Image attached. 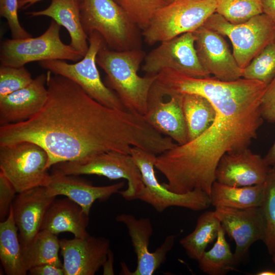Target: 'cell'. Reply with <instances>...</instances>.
I'll return each instance as SVG.
<instances>
[{"instance_id": "9c48e42d", "label": "cell", "mask_w": 275, "mask_h": 275, "mask_svg": "<svg viewBox=\"0 0 275 275\" xmlns=\"http://www.w3.org/2000/svg\"><path fill=\"white\" fill-rule=\"evenodd\" d=\"M48 160L46 151L33 142L0 145V171L17 193L47 185L50 177L47 169Z\"/></svg>"}, {"instance_id": "5bb4252c", "label": "cell", "mask_w": 275, "mask_h": 275, "mask_svg": "<svg viewBox=\"0 0 275 275\" xmlns=\"http://www.w3.org/2000/svg\"><path fill=\"white\" fill-rule=\"evenodd\" d=\"M116 220L126 226L137 258L135 269L132 272L127 269L124 274H153L166 260L167 254L174 245L176 236H167L160 246L155 251L151 252L149 246L153 228L149 218H136L132 214L123 213L116 216Z\"/></svg>"}, {"instance_id": "603a6c76", "label": "cell", "mask_w": 275, "mask_h": 275, "mask_svg": "<svg viewBox=\"0 0 275 275\" xmlns=\"http://www.w3.org/2000/svg\"><path fill=\"white\" fill-rule=\"evenodd\" d=\"M80 4L72 0H51L47 8L25 14L30 17H49L64 26L70 37V45L84 57L89 49V41L81 21Z\"/></svg>"}, {"instance_id": "f546056e", "label": "cell", "mask_w": 275, "mask_h": 275, "mask_svg": "<svg viewBox=\"0 0 275 275\" xmlns=\"http://www.w3.org/2000/svg\"><path fill=\"white\" fill-rule=\"evenodd\" d=\"M265 222L263 242L269 254L275 252V165L270 168L265 182L262 203L260 207Z\"/></svg>"}, {"instance_id": "6da1fadb", "label": "cell", "mask_w": 275, "mask_h": 275, "mask_svg": "<svg viewBox=\"0 0 275 275\" xmlns=\"http://www.w3.org/2000/svg\"><path fill=\"white\" fill-rule=\"evenodd\" d=\"M48 96L42 109L28 120L0 126V145L28 141L47 153V169L66 161H82L108 151L130 154L137 147L156 155L171 139L144 116L108 107L72 80L47 72Z\"/></svg>"}, {"instance_id": "7402d4cb", "label": "cell", "mask_w": 275, "mask_h": 275, "mask_svg": "<svg viewBox=\"0 0 275 275\" xmlns=\"http://www.w3.org/2000/svg\"><path fill=\"white\" fill-rule=\"evenodd\" d=\"M88 224L89 214L67 197L54 200L45 215L41 230L56 235L70 232L75 237L85 238L89 235L86 230Z\"/></svg>"}, {"instance_id": "7a4b0ae2", "label": "cell", "mask_w": 275, "mask_h": 275, "mask_svg": "<svg viewBox=\"0 0 275 275\" xmlns=\"http://www.w3.org/2000/svg\"><path fill=\"white\" fill-rule=\"evenodd\" d=\"M175 87L179 94L205 97L216 114L210 126L197 138L157 155L155 168L166 178L162 184L168 190L185 194L199 189L210 196L221 158L248 148L257 138L264 120L260 104L267 85L243 77L223 81L181 74Z\"/></svg>"}, {"instance_id": "7bdbcfd3", "label": "cell", "mask_w": 275, "mask_h": 275, "mask_svg": "<svg viewBox=\"0 0 275 275\" xmlns=\"http://www.w3.org/2000/svg\"><path fill=\"white\" fill-rule=\"evenodd\" d=\"M257 275H275V271L271 270H265L258 272Z\"/></svg>"}, {"instance_id": "2e32d148", "label": "cell", "mask_w": 275, "mask_h": 275, "mask_svg": "<svg viewBox=\"0 0 275 275\" xmlns=\"http://www.w3.org/2000/svg\"><path fill=\"white\" fill-rule=\"evenodd\" d=\"M65 275H94L103 266L110 251L109 241L90 235L60 240Z\"/></svg>"}, {"instance_id": "1f68e13d", "label": "cell", "mask_w": 275, "mask_h": 275, "mask_svg": "<svg viewBox=\"0 0 275 275\" xmlns=\"http://www.w3.org/2000/svg\"><path fill=\"white\" fill-rule=\"evenodd\" d=\"M275 77V42L266 45L243 69L242 77L267 86Z\"/></svg>"}, {"instance_id": "60d3db41", "label": "cell", "mask_w": 275, "mask_h": 275, "mask_svg": "<svg viewBox=\"0 0 275 275\" xmlns=\"http://www.w3.org/2000/svg\"><path fill=\"white\" fill-rule=\"evenodd\" d=\"M113 257L112 256V253L111 252V251L109 252L107 259L103 267V274H114L113 268Z\"/></svg>"}, {"instance_id": "ee69618b", "label": "cell", "mask_w": 275, "mask_h": 275, "mask_svg": "<svg viewBox=\"0 0 275 275\" xmlns=\"http://www.w3.org/2000/svg\"><path fill=\"white\" fill-rule=\"evenodd\" d=\"M272 261H273V262L275 264V252H274V253L272 255Z\"/></svg>"}, {"instance_id": "ba28073f", "label": "cell", "mask_w": 275, "mask_h": 275, "mask_svg": "<svg viewBox=\"0 0 275 275\" xmlns=\"http://www.w3.org/2000/svg\"><path fill=\"white\" fill-rule=\"evenodd\" d=\"M203 25L228 37L232 44L233 55L242 69L274 40L275 23L264 13L244 22L233 24L215 12Z\"/></svg>"}, {"instance_id": "d6986e66", "label": "cell", "mask_w": 275, "mask_h": 275, "mask_svg": "<svg viewBox=\"0 0 275 275\" xmlns=\"http://www.w3.org/2000/svg\"><path fill=\"white\" fill-rule=\"evenodd\" d=\"M47 74L38 75L27 86L0 98V125L29 120L44 105L48 96Z\"/></svg>"}, {"instance_id": "e0dca14e", "label": "cell", "mask_w": 275, "mask_h": 275, "mask_svg": "<svg viewBox=\"0 0 275 275\" xmlns=\"http://www.w3.org/2000/svg\"><path fill=\"white\" fill-rule=\"evenodd\" d=\"M270 169L263 158L247 148L224 155L216 169L215 180L235 187L261 184L265 182Z\"/></svg>"}, {"instance_id": "4316f807", "label": "cell", "mask_w": 275, "mask_h": 275, "mask_svg": "<svg viewBox=\"0 0 275 275\" xmlns=\"http://www.w3.org/2000/svg\"><path fill=\"white\" fill-rule=\"evenodd\" d=\"M181 104L188 134V142L197 138L212 123L215 109L205 97L194 94H181Z\"/></svg>"}, {"instance_id": "d4e9b609", "label": "cell", "mask_w": 275, "mask_h": 275, "mask_svg": "<svg viewBox=\"0 0 275 275\" xmlns=\"http://www.w3.org/2000/svg\"><path fill=\"white\" fill-rule=\"evenodd\" d=\"M0 259L6 274H27L11 206L7 217L0 223Z\"/></svg>"}, {"instance_id": "83f0119b", "label": "cell", "mask_w": 275, "mask_h": 275, "mask_svg": "<svg viewBox=\"0 0 275 275\" xmlns=\"http://www.w3.org/2000/svg\"><path fill=\"white\" fill-rule=\"evenodd\" d=\"M221 226L214 211H207L201 214L194 230L180 240L189 258L198 261L208 245L216 239Z\"/></svg>"}, {"instance_id": "cb8c5ba5", "label": "cell", "mask_w": 275, "mask_h": 275, "mask_svg": "<svg viewBox=\"0 0 275 275\" xmlns=\"http://www.w3.org/2000/svg\"><path fill=\"white\" fill-rule=\"evenodd\" d=\"M265 182L261 184L235 187L215 181L212 184L210 198L215 207L235 208L260 207L263 201Z\"/></svg>"}, {"instance_id": "30bf717a", "label": "cell", "mask_w": 275, "mask_h": 275, "mask_svg": "<svg viewBox=\"0 0 275 275\" xmlns=\"http://www.w3.org/2000/svg\"><path fill=\"white\" fill-rule=\"evenodd\" d=\"M52 174L95 175L110 180L126 179L127 187L119 193L127 201L137 199L144 187L141 172L131 155L117 151L104 152L86 161L56 164L52 166Z\"/></svg>"}, {"instance_id": "ffe728a7", "label": "cell", "mask_w": 275, "mask_h": 275, "mask_svg": "<svg viewBox=\"0 0 275 275\" xmlns=\"http://www.w3.org/2000/svg\"><path fill=\"white\" fill-rule=\"evenodd\" d=\"M163 98L151 89L148 109L144 117L147 122L161 134L171 138L178 145L188 142V134L181 104L180 95Z\"/></svg>"}, {"instance_id": "484cf974", "label": "cell", "mask_w": 275, "mask_h": 275, "mask_svg": "<svg viewBox=\"0 0 275 275\" xmlns=\"http://www.w3.org/2000/svg\"><path fill=\"white\" fill-rule=\"evenodd\" d=\"M21 248L23 263L28 272L31 268L43 264L63 267L59 256L60 240L57 235L47 230H40L29 243Z\"/></svg>"}, {"instance_id": "8fae6325", "label": "cell", "mask_w": 275, "mask_h": 275, "mask_svg": "<svg viewBox=\"0 0 275 275\" xmlns=\"http://www.w3.org/2000/svg\"><path fill=\"white\" fill-rule=\"evenodd\" d=\"M130 155L141 172L144 187L137 199L150 205L158 212L177 206L193 211H200L211 204L210 196L203 190L194 189L185 194L168 190L157 179L155 161L157 155L137 147H132Z\"/></svg>"}, {"instance_id": "74e56055", "label": "cell", "mask_w": 275, "mask_h": 275, "mask_svg": "<svg viewBox=\"0 0 275 275\" xmlns=\"http://www.w3.org/2000/svg\"><path fill=\"white\" fill-rule=\"evenodd\" d=\"M28 273L31 275H65L63 267L52 264H43L31 268Z\"/></svg>"}, {"instance_id": "8992f818", "label": "cell", "mask_w": 275, "mask_h": 275, "mask_svg": "<svg viewBox=\"0 0 275 275\" xmlns=\"http://www.w3.org/2000/svg\"><path fill=\"white\" fill-rule=\"evenodd\" d=\"M88 41L87 53L75 63L54 60L40 61L39 64L48 71L72 80L100 103L112 108L125 109L116 93L103 83L96 66L98 52L106 46L104 40L94 31L88 35Z\"/></svg>"}, {"instance_id": "bcb514c9", "label": "cell", "mask_w": 275, "mask_h": 275, "mask_svg": "<svg viewBox=\"0 0 275 275\" xmlns=\"http://www.w3.org/2000/svg\"><path fill=\"white\" fill-rule=\"evenodd\" d=\"M273 41L275 42V32H274V40Z\"/></svg>"}, {"instance_id": "836d02e7", "label": "cell", "mask_w": 275, "mask_h": 275, "mask_svg": "<svg viewBox=\"0 0 275 275\" xmlns=\"http://www.w3.org/2000/svg\"><path fill=\"white\" fill-rule=\"evenodd\" d=\"M33 80L31 74L24 66L1 65L0 98L27 86Z\"/></svg>"}, {"instance_id": "277c9868", "label": "cell", "mask_w": 275, "mask_h": 275, "mask_svg": "<svg viewBox=\"0 0 275 275\" xmlns=\"http://www.w3.org/2000/svg\"><path fill=\"white\" fill-rule=\"evenodd\" d=\"M80 12L86 34L98 32L108 48L117 51L140 48V29L115 0H83Z\"/></svg>"}, {"instance_id": "ac0fdd59", "label": "cell", "mask_w": 275, "mask_h": 275, "mask_svg": "<svg viewBox=\"0 0 275 275\" xmlns=\"http://www.w3.org/2000/svg\"><path fill=\"white\" fill-rule=\"evenodd\" d=\"M56 197L48 194L45 186L35 187L16 196L11 207L21 246L41 230L45 215Z\"/></svg>"}, {"instance_id": "d6a6232c", "label": "cell", "mask_w": 275, "mask_h": 275, "mask_svg": "<svg viewBox=\"0 0 275 275\" xmlns=\"http://www.w3.org/2000/svg\"><path fill=\"white\" fill-rule=\"evenodd\" d=\"M132 21L142 31L156 12L170 3L169 0H115Z\"/></svg>"}, {"instance_id": "f6af8a7d", "label": "cell", "mask_w": 275, "mask_h": 275, "mask_svg": "<svg viewBox=\"0 0 275 275\" xmlns=\"http://www.w3.org/2000/svg\"><path fill=\"white\" fill-rule=\"evenodd\" d=\"M169 1L170 3H171V2H174V1H178V0H169Z\"/></svg>"}, {"instance_id": "9a60e30c", "label": "cell", "mask_w": 275, "mask_h": 275, "mask_svg": "<svg viewBox=\"0 0 275 275\" xmlns=\"http://www.w3.org/2000/svg\"><path fill=\"white\" fill-rule=\"evenodd\" d=\"M193 33L199 61L208 73L223 81L242 77L243 69L238 65L222 35L204 25Z\"/></svg>"}, {"instance_id": "3957f363", "label": "cell", "mask_w": 275, "mask_h": 275, "mask_svg": "<svg viewBox=\"0 0 275 275\" xmlns=\"http://www.w3.org/2000/svg\"><path fill=\"white\" fill-rule=\"evenodd\" d=\"M146 55L141 48L117 51L106 46L96 57L111 89L125 108L143 116L147 111L149 94L157 77V75L142 77L138 74Z\"/></svg>"}, {"instance_id": "5b68a950", "label": "cell", "mask_w": 275, "mask_h": 275, "mask_svg": "<svg viewBox=\"0 0 275 275\" xmlns=\"http://www.w3.org/2000/svg\"><path fill=\"white\" fill-rule=\"evenodd\" d=\"M216 10L215 0H178L158 10L143 31L150 45L194 32L203 26Z\"/></svg>"}, {"instance_id": "f35d334b", "label": "cell", "mask_w": 275, "mask_h": 275, "mask_svg": "<svg viewBox=\"0 0 275 275\" xmlns=\"http://www.w3.org/2000/svg\"><path fill=\"white\" fill-rule=\"evenodd\" d=\"M263 13L275 23V0H261Z\"/></svg>"}, {"instance_id": "4dcf8cb0", "label": "cell", "mask_w": 275, "mask_h": 275, "mask_svg": "<svg viewBox=\"0 0 275 275\" xmlns=\"http://www.w3.org/2000/svg\"><path fill=\"white\" fill-rule=\"evenodd\" d=\"M215 13L233 24L244 22L263 13L261 0H215Z\"/></svg>"}, {"instance_id": "f1b7e54d", "label": "cell", "mask_w": 275, "mask_h": 275, "mask_svg": "<svg viewBox=\"0 0 275 275\" xmlns=\"http://www.w3.org/2000/svg\"><path fill=\"white\" fill-rule=\"evenodd\" d=\"M225 234L221 226L213 247L205 251L197 261L200 270L203 272L209 275H224L238 264L226 241Z\"/></svg>"}, {"instance_id": "d590c367", "label": "cell", "mask_w": 275, "mask_h": 275, "mask_svg": "<svg viewBox=\"0 0 275 275\" xmlns=\"http://www.w3.org/2000/svg\"><path fill=\"white\" fill-rule=\"evenodd\" d=\"M17 193L14 186L4 173L0 171V220L9 215L11 206Z\"/></svg>"}, {"instance_id": "7c38bea8", "label": "cell", "mask_w": 275, "mask_h": 275, "mask_svg": "<svg viewBox=\"0 0 275 275\" xmlns=\"http://www.w3.org/2000/svg\"><path fill=\"white\" fill-rule=\"evenodd\" d=\"M142 69L146 75H157L164 69H171L194 77L211 76L199 61L193 32L160 42L146 55Z\"/></svg>"}, {"instance_id": "52a82bcc", "label": "cell", "mask_w": 275, "mask_h": 275, "mask_svg": "<svg viewBox=\"0 0 275 275\" xmlns=\"http://www.w3.org/2000/svg\"><path fill=\"white\" fill-rule=\"evenodd\" d=\"M61 25L51 20L45 32L39 37L7 39L1 43V65L21 67L34 61L68 60L77 62L83 56L60 37Z\"/></svg>"}, {"instance_id": "ab89813d", "label": "cell", "mask_w": 275, "mask_h": 275, "mask_svg": "<svg viewBox=\"0 0 275 275\" xmlns=\"http://www.w3.org/2000/svg\"><path fill=\"white\" fill-rule=\"evenodd\" d=\"M265 164L268 166L275 165V142L263 158Z\"/></svg>"}, {"instance_id": "b9f144b4", "label": "cell", "mask_w": 275, "mask_h": 275, "mask_svg": "<svg viewBox=\"0 0 275 275\" xmlns=\"http://www.w3.org/2000/svg\"><path fill=\"white\" fill-rule=\"evenodd\" d=\"M42 0H18L19 9H25ZM81 3L83 0H72Z\"/></svg>"}, {"instance_id": "e575fe53", "label": "cell", "mask_w": 275, "mask_h": 275, "mask_svg": "<svg viewBox=\"0 0 275 275\" xmlns=\"http://www.w3.org/2000/svg\"><path fill=\"white\" fill-rule=\"evenodd\" d=\"M18 9V0H0V15L7 20L12 39L31 37L32 35L20 23Z\"/></svg>"}, {"instance_id": "8d00e7d4", "label": "cell", "mask_w": 275, "mask_h": 275, "mask_svg": "<svg viewBox=\"0 0 275 275\" xmlns=\"http://www.w3.org/2000/svg\"><path fill=\"white\" fill-rule=\"evenodd\" d=\"M260 112L263 120L275 122V77L267 86L262 98Z\"/></svg>"}, {"instance_id": "4fadbf2b", "label": "cell", "mask_w": 275, "mask_h": 275, "mask_svg": "<svg viewBox=\"0 0 275 275\" xmlns=\"http://www.w3.org/2000/svg\"><path fill=\"white\" fill-rule=\"evenodd\" d=\"M214 213L229 237L234 240V255L238 264L255 242L263 241L265 222L260 207L239 209L215 207Z\"/></svg>"}, {"instance_id": "44dd1931", "label": "cell", "mask_w": 275, "mask_h": 275, "mask_svg": "<svg viewBox=\"0 0 275 275\" xmlns=\"http://www.w3.org/2000/svg\"><path fill=\"white\" fill-rule=\"evenodd\" d=\"M124 185L125 182L121 181L107 186H94L75 175L52 174L45 187L50 196H65L78 204L89 214L95 201L107 200L112 195L119 193Z\"/></svg>"}]
</instances>
